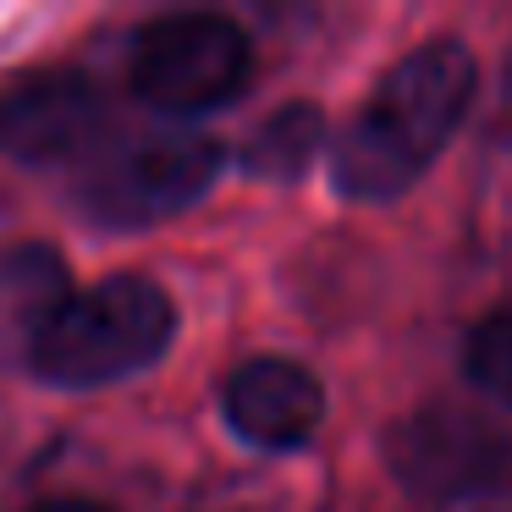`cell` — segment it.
<instances>
[{
	"label": "cell",
	"mask_w": 512,
	"mask_h": 512,
	"mask_svg": "<svg viewBox=\"0 0 512 512\" xmlns=\"http://www.w3.org/2000/svg\"><path fill=\"white\" fill-rule=\"evenodd\" d=\"M479 89L474 50L463 39H430L408 50L375 83L347 133L331 149V182L342 199H397L435 166L452 133L463 127Z\"/></svg>",
	"instance_id": "1"
},
{
	"label": "cell",
	"mask_w": 512,
	"mask_h": 512,
	"mask_svg": "<svg viewBox=\"0 0 512 512\" xmlns=\"http://www.w3.org/2000/svg\"><path fill=\"white\" fill-rule=\"evenodd\" d=\"M177 336V303L149 276H105L78 287L34 342L28 369L50 386L89 391L160 364Z\"/></svg>",
	"instance_id": "2"
},
{
	"label": "cell",
	"mask_w": 512,
	"mask_h": 512,
	"mask_svg": "<svg viewBox=\"0 0 512 512\" xmlns=\"http://www.w3.org/2000/svg\"><path fill=\"white\" fill-rule=\"evenodd\" d=\"M226 149L210 133L160 127L100 149L78 177V210L94 226H155L215 188Z\"/></svg>",
	"instance_id": "3"
},
{
	"label": "cell",
	"mask_w": 512,
	"mask_h": 512,
	"mask_svg": "<svg viewBox=\"0 0 512 512\" xmlns=\"http://www.w3.org/2000/svg\"><path fill=\"white\" fill-rule=\"evenodd\" d=\"M138 100L166 116H204L232 105L254 78V45L221 12H171L138 28L127 56Z\"/></svg>",
	"instance_id": "4"
},
{
	"label": "cell",
	"mask_w": 512,
	"mask_h": 512,
	"mask_svg": "<svg viewBox=\"0 0 512 512\" xmlns=\"http://www.w3.org/2000/svg\"><path fill=\"white\" fill-rule=\"evenodd\" d=\"M391 463L430 496H496L512 485V441L468 413H419L391 435Z\"/></svg>",
	"instance_id": "5"
},
{
	"label": "cell",
	"mask_w": 512,
	"mask_h": 512,
	"mask_svg": "<svg viewBox=\"0 0 512 512\" xmlns=\"http://www.w3.org/2000/svg\"><path fill=\"white\" fill-rule=\"evenodd\" d=\"M105 105L83 72H34L0 89V155L45 166L67 160L100 133Z\"/></svg>",
	"instance_id": "6"
},
{
	"label": "cell",
	"mask_w": 512,
	"mask_h": 512,
	"mask_svg": "<svg viewBox=\"0 0 512 512\" xmlns=\"http://www.w3.org/2000/svg\"><path fill=\"white\" fill-rule=\"evenodd\" d=\"M221 413L237 441L259 452H298L325 424V391L292 358H248L226 375Z\"/></svg>",
	"instance_id": "7"
},
{
	"label": "cell",
	"mask_w": 512,
	"mask_h": 512,
	"mask_svg": "<svg viewBox=\"0 0 512 512\" xmlns=\"http://www.w3.org/2000/svg\"><path fill=\"white\" fill-rule=\"evenodd\" d=\"M67 265L56 248L45 243H23L12 254H0V347L6 353H34V342L50 331L61 309L72 298Z\"/></svg>",
	"instance_id": "8"
},
{
	"label": "cell",
	"mask_w": 512,
	"mask_h": 512,
	"mask_svg": "<svg viewBox=\"0 0 512 512\" xmlns=\"http://www.w3.org/2000/svg\"><path fill=\"white\" fill-rule=\"evenodd\" d=\"M325 149V116L314 105H281L243 144V171L254 182H298Z\"/></svg>",
	"instance_id": "9"
},
{
	"label": "cell",
	"mask_w": 512,
	"mask_h": 512,
	"mask_svg": "<svg viewBox=\"0 0 512 512\" xmlns=\"http://www.w3.org/2000/svg\"><path fill=\"white\" fill-rule=\"evenodd\" d=\"M463 364H468V380H474L485 397H496L512 408V303L479 320V331L468 336Z\"/></svg>",
	"instance_id": "10"
},
{
	"label": "cell",
	"mask_w": 512,
	"mask_h": 512,
	"mask_svg": "<svg viewBox=\"0 0 512 512\" xmlns=\"http://www.w3.org/2000/svg\"><path fill=\"white\" fill-rule=\"evenodd\" d=\"M34 512H111V507H100V501H83V496H61V501H39Z\"/></svg>",
	"instance_id": "11"
}]
</instances>
